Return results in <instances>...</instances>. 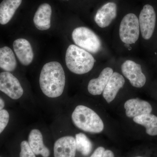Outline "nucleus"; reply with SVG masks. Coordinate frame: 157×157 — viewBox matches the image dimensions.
Instances as JSON below:
<instances>
[{"label": "nucleus", "mask_w": 157, "mask_h": 157, "mask_svg": "<svg viewBox=\"0 0 157 157\" xmlns=\"http://www.w3.org/2000/svg\"><path fill=\"white\" fill-rule=\"evenodd\" d=\"M124 83L123 76L117 72H113L103 92V97L107 103H110L115 99L119 90L123 87Z\"/></svg>", "instance_id": "nucleus-13"}, {"label": "nucleus", "mask_w": 157, "mask_h": 157, "mask_svg": "<svg viewBox=\"0 0 157 157\" xmlns=\"http://www.w3.org/2000/svg\"><path fill=\"white\" fill-rule=\"evenodd\" d=\"M72 121L77 128L90 133H99L103 131L104 124L94 111L83 105H78L72 113Z\"/></svg>", "instance_id": "nucleus-3"}, {"label": "nucleus", "mask_w": 157, "mask_h": 157, "mask_svg": "<svg viewBox=\"0 0 157 157\" xmlns=\"http://www.w3.org/2000/svg\"><path fill=\"white\" fill-rule=\"evenodd\" d=\"M156 18L155 12L152 6L149 5L144 6L138 20L141 36L145 40H148L152 36L155 26Z\"/></svg>", "instance_id": "nucleus-7"}, {"label": "nucleus", "mask_w": 157, "mask_h": 157, "mask_svg": "<svg viewBox=\"0 0 157 157\" xmlns=\"http://www.w3.org/2000/svg\"><path fill=\"white\" fill-rule=\"evenodd\" d=\"M140 26L138 17L133 13L124 16L119 27V36L124 44H135L139 39Z\"/></svg>", "instance_id": "nucleus-5"}, {"label": "nucleus", "mask_w": 157, "mask_h": 157, "mask_svg": "<svg viewBox=\"0 0 157 157\" xmlns=\"http://www.w3.org/2000/svg\"><path fill=\"white\" fill-rule=\"evenodd\" d=\"M76 151V140L72 136L61 137L55 143L54 157H75Z\"/></svg>", "instance_id": "nucleus-9"}, {"label": "nucleus", "mask_w": 157, "mask_h": 157, "mask_svg": "<svg viewBox=\"0 0 157 157\" xmlns=\"http://www.w3.org/2000/svg\"><path fill=\"white\" fill-rule=\"evenodd\" d=\"M101 157H114L113 153L109 150L104 151Z\"/></svg>", "instance_id": "nucleus-24"}, {"label": "nucleus", "mask_w": 157, "mask_h": 157, "mask_svg": "<svg viewBox=\"0 0 157 157\" xmlns=\"http://www.w3.org/2000/svg\"><path fill=\"white\" fill-rule=\"evenodd\" d=\"M65 60L68 69L72 73L78 75L89 72L94 67L95 62L90 53L75 45L68 47Z\"/></svg>", "instance_id": "nucleus-2"}, {"label": "nucleus", "mask_w": 157, "mask_h": 157, "mask_svg": "<svg viewBox=\"0 0 157 157\" xmlns=\"http://www.w3.org/2000/svg\"><path fill=\"white\" fill-rule=\"evenodd\" d=\"M113 73L112 68L107 67L104 69L98 78L90 80L87 87L89 92L93 95L101 94Z\"/></svg>", "instance_id": "nucleus-14"}, {"label": "nucleus", "mask_w": 157, "mask_h": 157, "mask_svg": "<svg viewBox=\"0 0 157 157\" xmlns=\"http://www.w3.org/2000/svg\"><path fill=\"white\" fill-rule=\"evenodd\" d=\"M135 123L146 128L147 134L151 136L157 135V117L151 113L143 114L133 118Z\"/></svg>", "instance_id": "nucleus-19"}, {"label": "nucleus", "mask_w": 157, "mask_h": 157, "mask_svg": "<svg viewBox=\"0 0 157 157\" xmlns=\"http://www.w3.org/2000/svg\"><path fill=\"white\" fill-rule=\"evenodd\" d=\"M20 157H36V155L29 145L28 142L24 140L21 143Z\"/></svg>", "instance_id": "nucleus-21"}, {"label": "nucleus", "mask_w": 157, "mask_h": 157, "mask_svg": "<svg viewBox=\"0 0 157 157\" xmlns=\"http://www.w3.org/2000/svg\"><path fill=\"white\" fill-rule=\"evenodd\" d=\"M76 150L84 156H87L90 153L93 148L92 143L85 134L79 133L75 137Z\"/></svg>", "instance_id": "nucleus-20"}, {"label": "nucleus", "mask_w": 157, "mask_h": 157, "mask_svg": "<svg viewBox=\"0 0 157 157\" xmlns=\"http://www.w3.org/2000/svg\"><path fill=\"white\" fill-rule=\"evenodd\" d=\"M105 149L103 147H100L95 150L94 153L90 157H101Z\"/></svg>", "instance_id": "nucleus-23"}, {"label": "nucleus", "mask_w": 157, "mask_h": 157, "mask_svg": "<svg viewBox=\"0 0 157 157\" xmlns=\"http://www.w3.org/2000/svg\"><path fill=\"white\" fill-rule=\"evenodd\" d=\"M5 102H4V101H3L2 98H0V110L4 108V107H5Z\"/></svg>", "instance_id": "nucleus-25"}, {"label": "nucleus", "mask_w": 157, "mask_h": 157, "mask_svg": "<svg viewBox=\"0 0 157 157\" xmlns=\"http://www.w3.org/2000/svg\"><path fill=\"white\" fill-rule=\"evenodd\" d=\"M67 1H69V0H67Z\"/></svg>", "instance_id": "nucleus-27"}, {"label": "nucleus", "mask_w": 157, "mask_h": 157, "mask_svg": "<svg viewBox=\"0 0 157 157\" xmlns=\"http://www.w3.org/2000/svg\"><path fill=\"white\" fill-rule=\"evenodd\" d=\"M117 15V6L115 3L108 2L101 7L97 11L95 21L98 26L105 28L109 26Z\"/></svg>", "instance_id": "nucleus-10"}, {"label": "nucleus", "mask_w": 157, "mask_h": 157, "mask_svg": "<svg viewBox=\"0 0 157 157\" xmlns=\"http://www.w3.org/2000/svg\"><path fill=\"white\" fill-rule=\"evenodd\" d=\"M66 76L62 65L57 62L45 64L41 70L39 84L42 92L50 98H56L63 92Z\"/></svg>", "instance_id": "nucleus-1"}, {"label": "nucleus", "mask_w": 157, "mask_h": 157, "mask_svg": "<svg viewBox=\"0 0 157 157\" xmlns=\"http://www.w3.org/2000/svg\"><path fill=\"white\" fill-rule=\"evenodd\" d=\"M122 73L132 86L141 88L145 85L146 78L142 73L141 66L131 60H127L121 67Z\"/></svg>", "instance_id": "nucleus-8"}, {"label": "nucleus", "mask_w": 157, "mask_h": 157, "mask_svg": "<svg viewBox=\"0 0 157 157\" xmlns=\"http://www.w3.org/2000/svg\"><path fill=\"white\" fill-rule=\"evenodd\" d=\"M140 157V156H139V157Z\"/></svg>", "instance_id": "nucleus-26"}, {"label": "nucleus", "mask_w": 157, "mask_h": 157, "mask_svg": "<svg viewBox=\"0 0 157 157\" xmlns=\"http://www.w3.org/2000/svg\"><path fill=\"white\" fill-rule=\"evenodd\" d=\"M22 0H3L0 4V24H7L14 16Z\"/></svg>", "instance_id": "nucleus-17"}, {"label": "nucleus", "mask_w": 157, "mask_h": 157, "mask_svg": "<svg viewBox=\"0 0 157 157\" xmlns=\"http://www.w3.org/2000/svg\"><path fill=\"white\" fill-rule=\"evenodd\" d=\"M52 13L51 7L49 4L44 3L39 6L33 18L36 28L41 31L46 30L50 28Z\"/></svg>", "instance_id": "nucleus-15"}, {"label": "nucleus", "mask_w": 157, "mask_h": 157, "mask_svg": "<svg viewBox=\"0 0 157 157\" xmlns=\"http://www.w3.org/2000/svg\"><path fill=\"white\" fill-rule=\"evenodd\" d=\"M9 114L6 109L0 110V134L2 133L9 123Z\"/></svg>", "instance_id": "nucleus-22"}, {"label": "nucleus", "mask_w": 157, "mask_h": 157, "mask_svg": "<svg viewBox=\"0 0 157 157\" xmlns=\"http://www.w3.org/2000/svg\"><path fill=\"white\" fill-rule=\"evenodd\" d=\"M126 114L129 117H135L151 113L152 108L147 101L138 98L131 99L126 101L124 105Z\"/></svg>", "instance_id": "nucleus-12"}, {"label": "nucleus", "mask_w": 157, "mask_h": 157, "mask_svg": "<svg viewBox=\"0 0 157 157\" xmlns=\"http://www.w3.org/2000/svg\"></svg>", "instance_id": "nucleus-28"}, {"label": "nucleus", "mask_w": 157, "mask_h": 157, "mask_svg": "<svg viewBox=\"0 0 157 157\" xmlns=\"http://www.w3.org/2000/svg\"><path fill=\"white\" fill-rule=\"evenodd\" d=\"M17 67V61L11 48L5 46L0 48V68L6 72L14 71Z\"/></svg>", "instance_id": "nucleus-18"}, {"label": "nucleus", "mask_w": 157, "mask_h": 157, "mask_svg": "<svg viewBox=\"0 0 157 157\" xmlns=\"http://www.w3.org/2000/svg\"><path fill=\"white\" fill-rule=\"evenodd\" d=\"M0 90L13 100L22 97L24 90L19 80L10 72L0 73Z\"/></svg>", "instance_id": "nucleus-6"}, {"label": "nucleus", "mask_w": 157, "mask_h": 157, "mask_svg": "<svg viewBox=\"0 0 157 157\" xmlns=\"http://www.w3.org/2000/svg\"><path fill=\"white\" fill-rule=\"evenodd\" d=\"M13 48L21 63L24 66L30 64L33 59L34 53L28 40L24 39H16L13 42Z\"/></svg>", "instance_id": "nucleus-11"}, {"label": "nucleus", "mask_w": 157, "mask_h": 157, "mask_svg": "<svg viewBox=\"0 0 157 157\" xmlns=\"http://www.w3.org/2000/svg\"><path fill=\"white\" fill-rule=\"evenodd\" d=\"M28 143L36 155H41L43 157L50 155L49 149L44 145L41 132L38 129H33L29 136Z\"/></svg>", "instance_id": "nucleus-16"}, {"label": "nucleus", "mask_w": 157, "mask_h": 157, "mask_svg": "<svg viewBox=\"0 0 157 157\" xmlns=\"http://www.w3.org/2000/svg\"><path fill=\"white\" fill-rule=\"evenodd\" d=\"M72 36L76 45L90 53H97L101 50V39L90 29L85 27L76 28L73 31Z\"/></svg>", "instance_id": "nucleus-4"}]
</instances>
